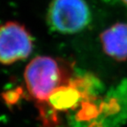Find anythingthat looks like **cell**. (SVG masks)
Segmentation results:
<instances>
[{
	"label": "cell",
	"mask_w": 127,
	"mask_h": 127,
	"mask_svg": "<svg viewBox=\"0 0 127 127\" xmlns=\"http://www.w3.org/2000/svg\"><path fill=\"white\" fill-rule=\"evenodd\" d=\"M101 46L108 56L118 61L127 60V23L118 22L101 35Z\"/></svg>",
	"instance_id": "cell-4"
},
{
	"label": "cell",
	"mask_w": 127,
	"mask_h": 127,
	"mask_svg": "<svg viewBox=\"0 0 127 127\" xmlns=\"http://www.w3.org/2000/svg\"><path fill=\"white\" fill-rule=\"evenodd\" d=\"M31 34L23 25L8 22L0 26V63L12 64L29 56L32 51Z\"/></svg>",
	"instance_id": "cell-3"
},
{
	"label": "cell",
	"mask_w": 127,
	"mask_h": 127,
	"mask_svg": "<svg viewBox=\"0 0 127 127\" xmlns=\"http://www.w3.org/2000/svg\"><path fill=\"white\" fill-rule=\"evenodd\" d=\"M107 3H113V4H120L121 6L125 7L127 8V0H102Z\"/></svg>",
	"instance_id": "cell-6"
},
{
	"label": "cell",
	"mask_w": 127,
	"mask_h": 127,
	"mask_svg": "<svg viewBox=\"0 0 127 127\" xmlns=\"http://www.w3.org/2000/svg\"><path fill=\"white\" fill-rule=\"evenodd\" d=\"M24 79L29 94L40 102L46 101L58 88L70 83L62 63L49 56L34 58L26 67Z\"/></svg>",
	"instance_id": "cell-1"
},
{
	"label": "cell",
	"mask_w": 127,
	"mask_h": 127,
	"mask_svg": "<svg viewBox=\"0 0 127 127\" xmlns=\"http://www.w3.org/2000/svg\"><path fill=\"white\" fill-rule=\"evenodd\" d=\"M78 83L79 82H70L58 88L46 101L50 107L57 111H64L75 106L82 96Z\"/></svg>",
	"instance_id": "cell-5"
},
{
	"label": "cell",
	"mask_w": 127,
	"mask_h": 127,
	"mask_svg": "<svg viewBox=\"0 0 127 127\" xmlns=\"http://www.w3.org/2000/svg\"><path fill=\"white\" fill-rule=\"evenodd\" d=\"M47 22L55 32L74 34L90 23V8L85 0H52L48 9Z\"/></svg>",
	"instance_id": "cell-2"
}]
</instances>
